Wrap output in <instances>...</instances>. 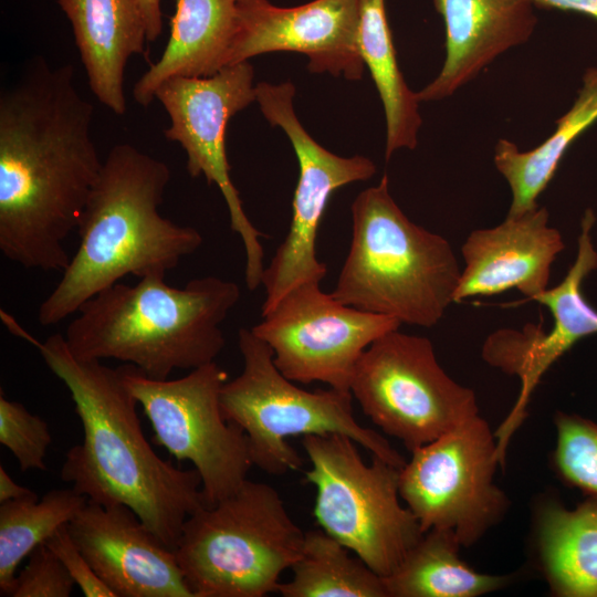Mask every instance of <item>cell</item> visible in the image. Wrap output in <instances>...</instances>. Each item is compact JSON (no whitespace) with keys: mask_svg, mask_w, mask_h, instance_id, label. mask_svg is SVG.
<instances>
[{"mask_svg":"<svg viewBox=\"0 0 597 597\" xmlns=\"http://www.w3.org/2000/svg\"><path fill=\"white\" fill-rule=\"evenodd\" d=\"M540 570L557 597H597V498L568 510L555 500L535 512Z\"/></svg>","mask_w":597,"mask_h":597,"instance_id":"22","label":"cell"},{"mask_svg":"<svg viewBox=\"0 0 597 597\" xmlns=\"http://www.w3.org/2000/svg\"><path fill=\"white\" fill-rule=\"evenodd\" d=\"M548 221V210L537 207L472 231L461 249L464 268L454 302L512 289L533 301L544 292L552 264L565 248L562 234Z\"/></svg>","mask_w":597,"mask_h":597,"instance_id":"18","label":"cell"},{"mask_svg":"<svg viewBox=\"0 0 597 597\" xmlns=\"http://www.w3.org/2000/svg\"><path fill=\"white\" fill-rule=\"evenodd\" d=\"M556 447L553 462L558 475L568 485L597 498V423L557 412Z\"/></svg>","mask_w":597,"mask_h":597,"instance_id":"28","label":"cell"},{"mask_svg":"<svg viewBox=\"0 0 597 597\" xmlns=\"http://www.w3.org/2000/svg\"><path fill=\"white\" fill-rule=\"evenodd\" d=\"M93 105L71 64L33 57L0 92V250L25 268L63 272L103 161Z\"/></svg>","mask_w":597,"mask_h":597,"instance_id":"1","label":"cell"},{"mask_svg":"<svg viewBox=\"0 0 597 597\" xmlns=\"http://www.w3.org/2000/svg\"><path fill=\"white\" fill-rule=\"evenodd\" d=\"M595 213L587 209L580 221L577 254L559 284L546 289L533 301L549 310L553 324H526L521 329L499 328L483 343L482 357L491 366L516 376L521 383L517 399L494 432L498 453L504 464L507 444L522 425L533 391L544 374L580 339L597 334V310L583 294L585 279L597 269V251L591 231Z\"/></svg>","mask_w":597,"mask_h":597,"instance_id":"15","label":"cell"},{"mask_svg":"<svg viewBox=\"0 0 597 597\" xmlns=\"http://www.w3.org/2000/svg\"><path fill=\"white\" fill-rule=\"evenodd\" d=\"M359 48L384 106L389 160L399 149L416 148L422 119L416 92L399 70L385 0H360Z\"/></svg>","mask_w":597,"mask_h":597,"instance_id":"25","label":"cell"},{"mask_svg":"<svg viewBox=\"0 0 597 597\" xmlns=\"http://www.w3.org/2000/svg\"><path fill=\"white\" fill-rule=\"evenodd\" d=\"M446 27V59L420 102L453 95L496 57L524 44L537 24L531 0H433Z\"/></svg>","mask_w":597,"mask_h":597,"instance_id":"19","label":"cell"},{"mask_svg":"<svg viewBox=\"0 0 597 597\" xmlns=\"http://www.w3.org/2000/svg\"><path fill=\"white\" fill-rule=\"evenodd\" d=\"M166 48L135 83L133 97L146 107L174 76L207 77L227 66L242 0H174Z\"/></svg>","mask_w":597,"mask_h":597,"instance_id":"21","label":"cell"},{"mask_svg":"<svg viewBox=\"0 0 597 597\" xmlns=\"http://www.w3.org/2000/svg\"><path fill=\"white\" fill-rule=\"evenodd\" d=\"M360 0H313L283 8L269 0H242L227 66L270 52H296L312 73L349 81L363 77Z\"/></svg>","mask_w":597,"mask_h":597,"instance_id":"16","label":"cell"},{"mask_svg":"<svg viewBox=\"0 0 597 597\" xmlns=\"http://www.w3.org/2000/svg\"><path fill=\"white\" fill-rule=\"evenodd\" d=\"M146 24L147 41H156L163 31L161 0H137Z\"/></svg>","mask_w":597,"mask_h":597,"instance_id":"33","label":"cell"},{"mask_svg":"<svg viewBox=\"0 0 597 597\" xmlns=\"http://www.w3.org/2000/svg\"><path fill=\"white\" fill-rule=\"evenodd\" d=\"M240 295L235 282L217 276L184 287L158 274L135 285L119 281L82 304L64 338L78 359H117L164 380L216 362L226 345L221 324Z\"/></svg>","mask_w":597,"mask_h":597,"instance_id":"4","label":"cell"},{"mask_svg":"<svg viewBox=\"0 0 597 597\" xmlns=\"http://www.w3.org/2000/svg\"><path fill=\"white\" fill-rule=\"evenodd\" d=\"M170 177L166 163L130 144L109 150L77 227V251L39 306L42 326L62 322L126 275H166L201 247L197 229L159 213Z\"/></svg>","mask_w":597,"mask_h":597,"instance_id":"3","label":"cell"},{"mask_svg":"<svg viewBox=\"0 0 597 597\" xmlns=\"http://www.w3.org/2000/svg\"><path fill=\"white\" fill-rule=\"evenodd\" d=\"M531 2L542 9L573 11L597 20V0H531Z\"/></svg>","mask_w":597,"mask_h":597,"instance_id":"32","label":"cell"},{"mask_svg":"<svg viewBox=\"0 0 597 597\" xmlns=\"http://www.w3.org/2000/svg\"><path fill=\"white\" fill-rule=\"evenodd\" d=\"M52 436L48 422L20 402L0 395V443L17 459L21 471L45 470Z\"/></svg>","mask_w":597,"mask_h":597,"instance_id":"29","label":"cell"},{"mask_svg":"<svg viewBox=\"0 0 597 597\" xmlns=\"http://www.w3.org/2000/svg\"><path fill=\"white\" fill-rule=\"evenodd\" d=\"M353 234L332 295L401 324L432 327L454 302L461 270L451 244L413 223L379 184L352 203Z\"/></svg>","mask_w":597,"mask_h":597,"instance_id":"5","label":"cell"},{"mask_svg":"<svg viewBox=\"0 0 597 597\" xmlns=\"http://www.w3.org/2000/svg\"><path fill=\"white\" fill-rule=\"evenodd\" d=\"M45 544L63 563L84 596L116 597L115 593L97 576L75 544L69 524L60 527Z\"/></svg>","mask_w":597,"mask_h":597,"instance_id":"31","label":"cell"},{"mask_svg":"<svg viewBox=\"0 0 597 597\" xmlns=\"http://www.w3.org/2000/svg\"><path fill=\"white\" fill-rule=\"evenodd\" d=\"M253 80V66L245 61L224 66L207 77H170L155 92V98L170 119L164 135L185 149L188 174L193 178L202 175L208 185L214 184L223 196L231 229L243 243L244 280L250 291L261 285L265 269L262 233L244 212L230 177L226 133L231 117L256 101Z\"/></svg>","mask_w":597,"mask_h":597,"instance_id":"12","label":"cell"},{"mask_svg":"<svg viewBox=\"0 0 597 597\" xmlns=\"http://www.w3.org/2000/svg\"><path fill=\"white\" fill-rule=\"evenodd\" d=\"M499 465L494 432L478 415L411 452L399 472V494L423 532L450 531L470 547L510 506L494 482Z\"/></svg>","mask_w":597,"mask_h":597,"instance_id":"11","label":"cell"},{"mask_svg":"<svg viewBox=\"0 0 597 597\" xmlns=\"http://www.w3.org/2000/svg\"><path fill=\"white\" fill-rule=\"evenodd\" d=\"M69 19L88 85L100 103L126 112L124 72L142 54L146 24L137 0H57Z\"/></svg>","mask_w":597,"mask_h":597,"instance_id":"20","label":"cell"},{"mask_svg":"<svg viewBox=\"0 0 597 597\" xmlns=\"http://www.w3.org/2000/svg\"><path fill=\"white\" fill-rule=\"evenodd\" d=\"M1 320L39 350L71 394L83 440L66 451L62 481L88 501L128 506L175 549L186 520L206 506L198 471L176 468L156 454L118 368L74 357L63 334L39 342L9 314L1 312Z\"/></svg>","mask_w":597,"mask_h":597,"instance_id":"2","label":"cell"},{"mask_svg":"<svg viewBox=\"0 0 597 597\" xmlns=\"http://www.w3.org/2000/svg\"><path fill=\"white\" fill-rule=\"evenodd\" d=\"M34 498H39L35 492L14 482L6 469L0 465V503Z\"/></svg>","mask_w":597,"mask_h":597,"instance_id":"34","label":"cell"},{"mask_svg":"<svg viewBox=\"0 0 597 597\" xmlns=\"http://www.w3.org/2000/svg\"><path fill=\"white\" fill-rule=\"evenodd\" d=\"M462 545L446 530L423 533L400 566L383 577L388 597H478L504 588L512 576L474 570L460 556Z\"/></svg>","mask_w":597,"mask_h":597,"instance_id":"24","label":"cell"},{"mask_svg":"<svg viewBox=\"0 0 597 597\" xmlns=\"http://www.w3.org/2000/svg\"><path fill=\"white\" fill-rule=\"evenodd\" d=\"M75 583L60 558L45 543L30 554L17 575L11 597H69Z\"/></svg>","mask_w":597,"mask_h":597,"instance_id":"30","label":"cell"},{"mask_svg":"<svg viewBox=\"0 0 597 597\" xmlns=\"http://www.w3.org/2000/svg\"><path fill=\"white\" fill-rule=\"evenodd\" d=\"M87 501L71 488L51 490L40 500L0 503V596L11 597L21 561L69 524Z\"/></svg>","mask_w":597,"mask_h":597,"instance_id":"27","label":"cell"},{"mask_svg":"<svg viewBox=\"0 0 597 597\" xmlns=\"http://www.w3.org/2000/svg\"><path fill=\"white\" fill-rule=\"evenodd\" d=\"M324 531L305 532L284 597H388L384 579L356 554Z\"/></svg>","mask_w":597,"mask_h":597,"instance_id":"26","label":"cell"},{"mask_svg":"<svg viewBox=\"0 0 597 597\" xmlns=\"http://www.w3.org/2000/svg\"><path fill=\"white\" fill-rule=\"evenodd\" d=\"M243 367L221 388L224 418L242 428L252 464L274 475L300 470L303 459L286 441L308 434H344L398 468L404 458L373 429L355 418L350 391L297 387L275 366L269 345L251 329L239 331Z\"/></svg>","mask_w":597,"mask_h":597,"instance_id":"7","label":"cell"},{"mask_svg":"<svg viewBox=\"0 0 597 597\" xmlns=\"http://www.w3.org/2000/svg\"><path fill=\"white\" fill-rule=\"evenodd\" d=\"M320 284L291 289L251 331L269 345L275 366L290 380L350 391L363 353L401 323L343 304Z\"/></svg>","mask_w":597,"mask_h":597,"instance_id":"14","label":"cell"},{"mask_svg":"<svg viewBox=\"0 0 597 597\" xmlns=\"http://www.w3.org/2000/svg\"><path fill=\"white\" fill-rule=\"evenodd\" d=\"M255 95L265 119L286 134L298 163L289 232L262 275L263 315L294 286L321 283L325 277L327 268L317 259L316 239L327 203L337 189L370 179L376 166L367 157H342L321 146L294 112L295 87L291 82H260L255 85Z\"/></svg>","mask_w":597,"mask_h":597,"instance_id":"13","label":"cell"},{"mask_svg":"<svg viewBox=\"0 0 597 597\" xmlns=\"http://www.w3.org/2000/svg\"><path fill=\"white\" fill-rule=\"evenodd\" d=\"M350 392L364 413L409 452L480 415L474 391L444 371L432 343L398 329L363 353Z\"/></svg>","mask_w":597,"mask_h":597,"instance_id":"10","label":"cell"},{"mask_svg":"<svg viewBox=\"0 0 597 597\" xmlns=\"http://www.w3.org/2000/svg\"><path fill=\"white\" fill-rule=\"evenodd\" d=\"M117 368L150 422L151 442L178 461H190L200 474L206 506L243 484L253 464L247 434L221 409V388L229 379L222 367L212 362L164 380L129 364Z\"/></svg>","mask_w":597,"mask_h":597,"instance_id":"9","label":"cell"},{"mask_svg":"<svg viewBox=\"0 0 597 597\" xmlns=\"http://www.w3.org/2000/svg\"><path fill=\"white\" fill-rule=\"evenodd\" d=\"M304 535L272 485L247 479L186 520L175 553L193 597H264L277 593Z\"/></svg>","mask_w":597,"mask_h":597,"instance_id":"6","label":"cell"},{"mask_svg":"<svg viewBox=\"0 0 597 597\" xmlns=\"http://www.w3.org/2000/svg\"><path fill=\"white\" fill-rule=\"evenodd\" d=\"M347 436L308 434L305 481L316 489L314 516L324 532L381 577L391 575L423 531L399 499L401 468L373 455L366 464Z\"/></svg>","mask_w":597,"mask_h":597,"instance_id":"8","label":"cell"},{"mask_svg":"<svg viewBox=\"0 0 597 597\" xmlns=\"http://www.w3.org/2000/svg\"><path fill=\"white\" fill-rule=\"evenodd\" d=\"M597 122V66L586 69L582 86L570 108L556 121V128L537 147L522 151L501 138L494 147V165L510 186L512 201L507 216L536 209L537 198L553 179L570 145Z\"/></svg>","mask_w":597,"mask_h":597,"instance_id":"23","label":"cell"},{"mask_svg":"<svg viewBox=\"0 0 597 597\" xmlns=\"http://www.w3.org/2000/svg\"><path fill=\"white\" fill-rule=\"evenodd\" d=\"M69 530L116 597H193L175 549L128 506L87 501L69 523Z\"/></svg>","mask_w":597,"mask_h":597,"instance_id":"17","label":"cell"}]
</instances>
